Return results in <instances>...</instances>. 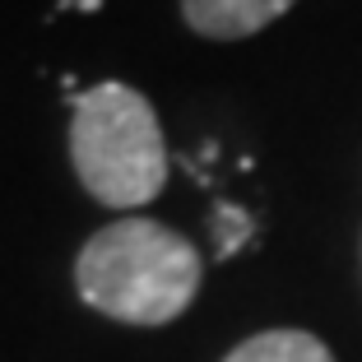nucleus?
Returning a JSON list of instances; mask_svg holds the SVG:
<instances>
[{
  "label": "nucleus",
  "mask_w": 362,
  "mask_h": 362,
  "mask_svg": "<svg viewBox=\"0 0 362 362\" xmlns=\"http://www.w3.org/2000/svg\"><path fill=\"white\" fill-rule=\"evenodd\" d=\"M223 362H334V353L307 330H265L242 339Z\"/></svg>",
  "instance_id": "obj_4"
},
{
  "label": "nucleus",
  "mask_w": 362,
  "mask_h": 362,
  "mask_svg": "<svg viewBox=\"0 0 362 362\" xmlns=\"http://www.w3.org/2000/svg\"><path fill=\"white\" fill-rule=\"evenodd\" d=\"M70 158L84 191L107 209H139L168 186V144L153 103L130 84H98L75 98Z\"/></svg>",
  "instance_id": "obj_2"
},
{
  "label": "nucleus",
  "mask_w": 362,
  "mask_h": 362,
  "mask_svg": "<svg viewBox=\"0 0 362 362\" xmlns=\"http://www.w3.org/2000/svg\"><path fill=\"white\" fill-rule=\"evenodd\" d=\"M200 251L158 218H117L84 242L75 288L121 325H168L200 293Z\"/></svg>",
  "instance_id": "obj_1"
},
{
  "label": "nucleus",
  "mask_w": 362,
  "mask_h": 362,
  "mask_svg": "<svg viewBox=\"0 0 362 362\" xmlns=\"http://www.w3.org/2000/svg\"><path fill=\"white\" fill-rule=\"evenodd\" d=\"M209 228L218 233V251H214V256L228 260V256L237 251V246H242L246 237H251V214H242L237 204H218V214L209 218Z\"/></svg>",
  "instance_id": "obj_5"
},
{
  "label": "nucleus",
  "mask_w": 362,
  "mask_h": 362,
  "mask_svg": "<svg viewBox=\"0 0 362 362\" xmlns=\"http://www.w3.org/2000/svg\"><path fill=\"white\" fill-rule=\"evenodd\" d=\"M298 0H181V14L200 37L214 42H237L251 33L269 28L279 14H288Z\"/></svg>",
  "instance_id": "obj_3"
}]
</instances>
